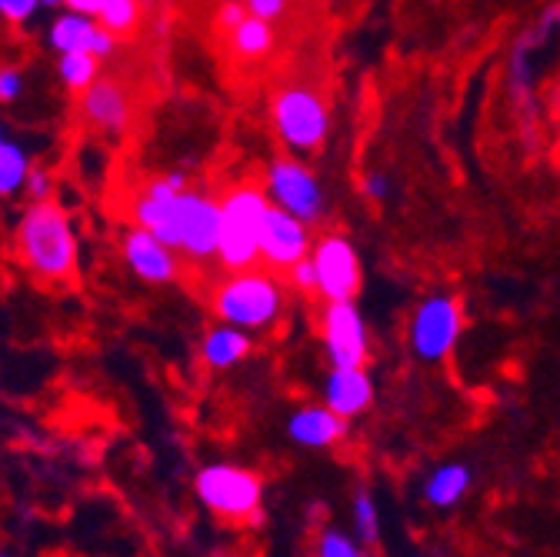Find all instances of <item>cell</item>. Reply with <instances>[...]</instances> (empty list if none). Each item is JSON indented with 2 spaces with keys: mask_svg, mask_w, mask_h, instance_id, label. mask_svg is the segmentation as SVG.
Listing matches in <instances>:
<instances>
[{
  "mask_svg": "<svg viewBox=\"0 0 560 557\" xmlns=\"http://www.w3.org/2000/svg\"><path fill=\"white\" fill-rule=\"evenodd\" d=\"M18 260L40 285H67L81 270V244L57 200H31L14 231Z\"/></svg>",
  "mask_w": 560,
  "mask_h": 557,
  "instance_id": "1",
  "label": "cell"
},
{
  "mask_svg": "<svg viewBox=\"0 0 560 557\" xmlns=\"http://www.w3.org/2000/svg\"><path fill=\"white\" fill-rule=\"evenodd\" d=\"M210 307L224 324H234L247 334H267L284 321L288 294L273 270L250 267L224 274L214 294H210Z\"/></svg>",
  "mask_w": 560,
  "mask_h": 557,
  "instance_id": "2",
  "label": "cell"
},
{
  "mask_svg": "<svg viewBox=\"0 0 560 557\" xmlns=\"http://www.w3.org/2000/svg\"><path fill=\"white\" fill-rule=\"evenodd\" d=\"M270 127L284 154L307 158L327 148L334 117L320 91L307 84H284L270 97Z\"/></svg>",
  "mask_w": 560,
  "mask_h": 557,
  "instance_id": "3",
  "label": "cell"
},
{
  "mask_svg": "<svg viewBox=\"0 0 560 557\" xmlns=\"http://www.w3.org/2000/svg\"><path fill=\"white\" fill-rule=\"evenodd\" d=\"M270 211L264 184H234L221 197V244L218 264L224 274L260 267V231Z\"/></svg>",
  "mask_w": 560,
  "mask_h": 557,
  "instance_id": "4",
  "label": "cell"
},
{
  "mask_svg": "<svg viewBox=\"0 0 560 557\" xmlns=\"http://www.w3.org/2000/svg\"><path fill=\"white\" fill-rule=\"evenodd\" d=\"M197 501L224 521H254L264 504V477L244 464H207L194 477Z\"/></svg>",
  "mask_w": 560,
  "mask_h": 557,
  "instance_id": "5",
  "label": "cell"
},
{
  "mask_svg": "<svg viewBox=\"0 0 560 557\" xmlns=\"http://www.w3.org/2000/svg\"><path fill=\"white\" fill-rule=\"evenodd\" d=\"M264 190L273 207L317 228L327 218V190L320 177L294 154H277L264 167Z\"/></svg>",
  "mask_w": 560,
  "mask_h": 557,
  "instance_id": "6",
  "label": "cell"
},
{
  "mask_svg": "<svg viewBox=\"0 0 560 557\" xmlns=\"http://www.w3.org/2000/svg\"><path fill=\"white\" fill-rule=\"evenodd\" d=\"M464 334V307L454 294L438 291L424 298L407 324V340L417 361L424 364H441L454 355V347Z\"/></svg>",
  "mask_w": 560,
  "mask_h": 557,
  "instance_id": "7",
  "label": "cell"
},
{
  "mask_svg": "<svg viewBox=\"0 0 560 557\" xmlns=\"http://www.w3.org/2000/svg\"><path fill=\"white\" fill-rule=\"evenodd\" d=\"M311 260L317 267L324 301H358L364 288V264H361L354 241L340 231H327L314 237Z\"/></svg>",
  "mask_w": 560,
  "mask_h": 557,
  "instance_id": "8",
  "label": "cell"
},
{
  "mask_svg": "<svg viewBox=\"0 0 560 557\" xmlns=\"http://www.w3.org/2000/svg\"><path fill=\"white\" fill-rule=\"evenodd\" d=\"M320 344L330 368H364L371 358L368 321L358 301H324Z\"/></svg>",
  "mask_w": 560,
  "mask_h": 557,
  "instance_id": "9",
  "label": "cell"
},
{
  "mask_svg": "<svg viewBox=\"0 0 560 557\" xmlns=\"http://www.w3.org/2000/svg\"><path fill=\"white\" fill-rule=\"evenodd\" d=\"M221 244V197L187 187L180 200V254L194 264L218 260Z\"/></svg>",
  "mask_w": 560,
  "mask_h": 557,
  "instance_id": "10",
  "label": "cell"
},
{
  "mask_svg": "<svg viewBox=\"0 0 560 557\" xmlns=\"http://www.w3.org/2000/svg\"><path fill=\"white\" fill-rule=\"evenodd\" d=\"M120 260L137 281H144V285L164 288L180 277V254L171 244H164L158 234L137 228V224H130L120 234Z\"/></svg>",
  "mask_w": 560,
  "mask_h": 557,
  "instance_id": "11",
  "label": "cell"
},
{
  "mask_svg": "<svg viewBox=\"0 0 560 557\" xmlns=\"http://www.w3.org/2000/svg\"><path fill=\"white\" fill-rule=\"evenodd\" d=\"M311 231H314L311 224L270 204L264 231H260V264L273 274H288L298 260L311 257V247H314Z\"/></svg>",
  "mask_w": 560,
  "mask_h": 557,
  "instance_id": "12",
  "label": "cell"
},
{
  "mask_svg": "<svg viewBox=\"0 0 560 557\" xmlns=\"http://www.w3.org/2000/svg\"><path fill=\"white\" fill-rule=\"evenodd\" d=\"M81 120L107 137H120L133 120V97L127 84L114 74H101L81 97H78Z\"/></svg>",
  "mask_w": 560,
  "mask_h": 557,
  "instance_id": "13",
  "label": "cell"
},
{
  "mask_svg": "<svg viewBox=\"0 0 560 557\" xmlns=\"http://www.w3.org/2000/svg\"><path fill=\"white\" fill-rule=\"evenodd\" d=\"M117 37L110 31H104L97 24V18L78 14V11H63L60 18H54L50 31H47V47L57 54H94L97 60H110L117 54Z\"/></svg>",
  "mask_w": 560,
  "mask_h": 557,
  "instance_id": "14",
  "label": "cell"
},
{
  "mask_svg": "<svg viewBox=\"0 0 560 557\" xmlns=\"http://www.w3.org/2000/svg\"><path fill=\"white\" fill-rule=\"evenodd\" d=\"M374 378L368 374V368H330V374L324 378L320 387V404H327L334 414L354 421V417L368 414L374 407Z\"/></svg>",
  "mask_w": 560,
  "mask_h": 557,
  "instance_id": "15",
  "label": "cell"
},
{
  "mask_svg": "<svg viewBox=\"0 0 560 557\" xmlns=\"http://www.w3.org/2000/svg\"><path fill=\"white\" fill-rule=\"evenodd\" d=\"M347 438V417L334 414L327 404H304L288 417V441L304 451H327Z\"/></svg>",
  "mask_w": 560,
  "mask_h": 557,
  "instance_id": "16",
  "label": "cell"
},
{
  "mask_svg": "<svg viewBox=\"0 0 560 557\" xmlns=\"http://www.w3.org/2000/svg\"><path fill=\"white\" fill-rule=\"evenodd\" d=\"M254 351V334L218 321L214 327H207L200 337V364L207 371H231L237 364H244Z\"/></svg>",
  "mask_w": 560,
  "mask_h": 557,
  "instance_id": "17",
  "label": "cell"
},
{
  "mask_svg": "<svg viewBox=\"0 0 560 557\" xmlns=\"http://www.w3.org/2000/svg\"><path fill=\"white\" fill-rule=\"evenodd\" d=\"M474 484V471L464 461H447L441 467H434L424 480V501L438 511H451L457 508Z\"/></svg>",
  "mask_w": 560,
  "mask_h": 557,
  "instance_id": "18",
  "label": "cell"
},
{
  "mask_svg": "<svg viewBox=\"0 0 560 557\" xmlns=\"http://www.w3.org/2000/svg\"><path fill=\"white\" fill-rule=\"evenodd\" d=\"M277 47V24H267L260 18H247L237 31L228 34V50L237 60H267Z\"/></svg>",
  "mask_w": 560,
  "mask_h": 557,
  "instance_id": "19",
  "label": "cell"
},
{
  "mask_svg": "<svg viewBox=\"0 0 560 557\" xmlns=\"http://www.w3.org/2000/svg\"><path fill=\"white\" fill-rule=\"evenodd\" d=\"M101 63L104 60H97L94 54H88V50H81V54H60L57 57V78H60V84L70 91V94H84L97 78H101Z\"/></svg>",
  "mask_w": 560,
  "mask_h": 557,
  "instance_id": "20",
  "label": "cell"
},
{
  "mask_svg": "<svg viewBox=\"0 0 560 557\" xmlns=\"http://www.w3.org/2000/svg\"><path fill=\"white\" fill-rule=\"evenodd\" d=\"M34 164L27 158V151L14 141H8L0 148V197H14L27 187V177H31Z\"/></svg>",
  "mask_w": 560,
  "mask_h": 557,
  "instance_id": "21",
  "label": "cell"
},
{
  "mask_svg": "<svg viewBox=\"0 0 560 557\" xmlns=\"http://www.w3.org/2000/svg\"><path fill=\"white\" fill-rule=\"evenodd\" d=\"M350 521H354V534L361 544H377L381 541V508L371 487H358L354 501H350Z\"/></svg>",
  "mask_w": 560,
  "mask_h": 557,
  "instance_id": "22",
  "label": "cell"
},
{
  "mask_svg": "<svg viewBox=\"0 0 560 557\" xmlns=\"http://www.w3.org/2000/svg\"><path fill=\"white\" fill-rule=\"evenodd\" d=\"M140 18H144V4L140 0H107L104 11L97 14V24L110 31L117 40H124L140 27Z\"/></svg>",
  "mask_w": 560,
  "mask_h": 557,
  "instance_id": "23",
  "label": "cell"
},
{
  "mask_svg": "<svg viewBox=\"0 0 560 557\" xmlns=\"http://www.w3.org/2000/svg\"><path fill=\"white\" fill-rule=\"evenodd\" d=\"M317 557H368L364 554V544L358 537H350L337 527H324L320 537H317V547H314Z\"/></svg>",
  "mask_w": 560,
  "mask_h": 557,
  "instance_id": "24",
  "label": "cell"
},
{
  "mask_svg": "<svg viewBox=\"0 0 560 557\" xmlns=\"http://www.w3.org/2000/svg\"><path fill=\"white\" fill-rule=\"evenodd\" d=\"M288 285H291V291L294 294H301V298H317L320 294V281H317V267H314V260L311 257H304V260H298L288 274Z\"/></svg>",
  "mask_w": 560,
  "mask_h": 557,
  "instance_id": "25",
  "label": "cell"
},
{
  "mask_svg": "<svg viewBox=\"0 0 560 557\" xmlns=\"http://www.w3.org/2000/svg\"><path fill=\"white\" fill-rule=\"evenodd\" d=\"M244 8L250 18H260L267 24H280L294 11V0H244Z\"/></svg>",
  "mask_w": 560,
  "mask_h": 557,
  "instance_id": "26",
  "label": "cell"
},
{
  "mask_svg": "<svg viewBox=\"0 0 560 557\" xmlns=\"http://www.w3.org/2000/svg\"><path fill=\"white\" fill-rule=\"evenodd\" d=\"M37 11H40V0H0V21L11 27L27 24Z\"/></svg>",
  "mask_w": 560,
  "mask_h": 557,
  "instance_id": "27",
  "label": "cell"
},
{
  "mask_svg": "<svg viewBox=\"0 0 560 557\" xmlns=\"http://www.w3.org/2000/svg\"><path fill=\"white\" fill-rule=\"evenodd\" d=\"M247 18H250V14H247V8H244V0H224V4L218 8V14H214V27L228 37V34L237 31Z\"/></svg>",
  "mask_w": 560,
  "mask_h": 557,
  "instance_id": "28",
  "label": "cell"
},
{
  "mask_svg": "<svg viewBox=\"0 0 560 557\" xmlns=\"http://www.w3.org/2000/svg\"><path fill=\"white\" fill-rule=\"evenodd\" d=\"M361 194H364L368 200H374V204H384V200L390 197V177H387L384 171H377V167L364 171V177H361Z\"/></svg>",
  "mask_w": 560,
  "mask_h": 557,
  "instance_id": "29",
  "label": "cell"
},
{
  "mask_svg": "<svg viewBox=\"0 0 560 557\" xmlns=\"http://www.w3.org/2000/svg\"><path fill=\"white\" fill-rule=\"evenodd\" d=\"M21 94H24L21 67H0V104H14Z\"/></svg>",
  "mask_w": 560,
  "mask_h": 557,
  "instance_id": "30",
  "label": "cell"
},
{
  "mask_svg": "<svg viewBox=\"0 0 560 557\" xmlns=\"http://www.w3.org/2000/svg\"><path fill=\"white\" fill-rule=\"evenodd\" d=\"M24 194H27L31 200H54V181H50V174H47L44 167H34L31 177H27Z\"/></svg>",
  "mask_w": 560,
  "mask_h": 557,
  "instance_id": "31",
  "label": "cell"
},
{
  "mask_svg": "<svg viewBox=\"0 0 560 557\" xmlns=\"http://www.w3.org/2000/svg\"><path fill=\"white\" fill-rule=\"evenodd\" d=\"M107 0H67V11H78V14H88V18H97L104 11Z\"/></svg>",
  "mask_w": 560,
  "mask_h": 557,
  "instance_id": "32",
  "label": "cell"
},
{
  "mask_svg": "<svg viewBox=\"0 0 560 557\" xmlns=\"http://www.w3.org/2000/svg\"><path fill=\"white\" fill-rule=\"evenodd\" d=\"M63 4H67V0H40V8H50V11L54 8H63Z\"/></svg>",
  "mask_w": 560,
  "mask_h": 557,
  "instance_id": "33",
  "label": "cell"
},
{
  "mask_svg": "<svg viewBox=\"0 0 560 557\" xmlns=\"http://www.w3.org/2000/svg\"><path fill=\"white\" fill-rule=\"evenodd\" d=\"M8 144V137H4V124H0V148H4Z\"/></svg>",
  "mask_w": 560,
  "mask_h": 557,
  "instance_id": "34",
  "label": "cell"
},
{
  "mask_svg": "<svg viewBox=\"0 0 560 557\" xmlns=\"http://www.w3.org/2000/svg\"><path fill=\"white\" fill-rule=\"evenodd\" d=\"M320 4H327V8H330V4H334V0H320Z\"/></svg>",
  "mask_w": 560,
  "mask_h": 557,
  "instance_id": "35",
  "label": "cell"
},
{
  "mask_svg": "<svg viewBox=\"0 0 560 557\" xmlns=\"http://www.w3.org/2000/svg\"><path fill=\"white\" fill-rule=\"evenodd\" d=\"M0 557H8V554H0Z\"/></svg>",
  "mask_w": 560,
  "mask_h": 557,
  "instance_id": "36",
  "label": "cell"
}]
</instances>
